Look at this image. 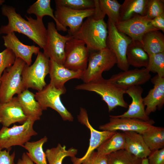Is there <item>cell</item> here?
I'll list each match as a JSON object with an SVG mask.
<instances>
[{"label": "cell", "instance_id": "8992f818", "mask_svg": "<svg viewBox=\"0 0 164 164\" xmlns=\"http://www.w3.org/2000/svg\"><path fill=\"white\" fill-rule=\"evenodd\" d=\"M117 63L114 53L107 47L90 52L87 67L81 78L84 83L94 80L102 77V73L110 70Z\"/></svg>", "mask_w": 164, "mask_h": 164}, {"label": "cell", "instance_id": "5b68a950", "mask_svg": "<svg viewBox=\"0 0 164 164\" xmlns=\"http://www.w3.org/2000/svg\"><path fill=\"white\" fill-rule=\"evenodd\" d=\"M25 62L19 58H16L10 67L6 69L0 79V103L10 101L14 95L24 90L22 74Z\"/></svg>", "mask_w": 164, "mask_h": 164}, {"label": "cell", "instance_id": "d590c367", "mask_svg": "<svg viewBox=\"0 0 164 164\" xmlns=\"http://www.w3.org/2000/svg\"><path fill=\"white\" fill-rule=\"evenodd\" d=\"M163 13L164 0H148L145 16L151 20Z\"/></svg>", "mask_w": 164, "mask_h": 164}, {"label": "cell", "instance_id": "9c48e42d", "mask_svg": "<svg viewBox=\"0 0 164 164\" xmlns=\"http://www.w3.org/2000/svg\"><path fill=\"white\" fill-rule=\"evenodd\" d=\"M66 88H57L50 83L41 91L36 92L35 98L43 110L50 108L56 111L65 121H72L73 118L71 114L62 103L61 95L65 93Z\"/></svg>", "mask_w": 164, "mask_h": 164}, {"label": "cell", "instance_id": "ba28073f", "mask_svg": "<svg viewBox=\"0 0 164 164\" xmlns=\"http://www.w3.org/2000/svg\"><path fill=\"white\" fill-rule=\"evenodd\" d=\"M107 24L108 35L106 42L107 47L115 54L118 67L123 71L127 70L129 69L130 66L127 59V49L132 40L119 31L115 25L108 19Z\"/></svg>", "mask_w": 164, "mask_h": 164}, {"label": "cell", "instance_id": "1f68e13d", "mask_svg": "<svg viewBox=\"0 0 164 164\" xmlns=\"http://www.w3.org/2000/svg\"><path fill=\"white\" fill-rule=\"evenodd\" d=\"M99 5L103 15H107L115 25L120 22V11L121 4L116 0H99Z\"/></svg>", "mask_w": 164, "mask_h": 164}, {"label": "cell", "instance_id": "7c38bea8", "mask_svg": "<svg viewBox=\"0 0 164 164\" xmlns=\"http://www.w3.org/2000/svg\"><path fill=\"white\" fill-rule=\"evenodd\" d=\"M95 9L75 10L63 6H56L55 17L58 22L64 27L69 28V34L72 36L79 29L85 18L92 16Z\"/></svg>", "mask_w": 164, "mask_h": 164}, {"label": "cell", "instance_id": "e575fe53", "mask_svg": "<svg viewBox=\"0 0 164 164\" xmlns=\"http://www.w3.org/2000/svg\"><path fill=\"white\" fill-rule=\"evenodd\" d=\"M145 68L150 72L164 77V52L149 56V63Z\"/></svg>", "mask_w": 164, "mask_h": 164}, {"label": "cell", "instance_id": "ee69618b", "mask_svg": "<svg viewBox=\"0 0 164 164\" xmlns=\"http://www.w3.org/2000/svg\"><path fill=\"white\" fill-rule=\"evenodd\" d=\"M5 2L4 0H0V5L2 4Z\"/></svg>", "mask_w": 164, "mask_h": 164}, {"label": "cell", "instance_id": "b9f144b4", "mask_svg": "<svg viewBox=\"0 0 164 164\" xmlns=\"http://www.w3.org/2000/svg\"><path fill=\"white\" fill-rule=\"evenodd\" d=\"M16 164H35L29 156L27 152H24L21 158L19 159Z\"/></svg>", "mask_w": 164, "mask_h": 164}, {"label": "cell", "instance_id": "9a60e30c", "mask_svg": "<svg viewBox=\"0 0 164 164\" xmlns=\"http://www.w3.org/2000/svg\"><path fill=\"white\" fill-rule=\"evenodd\" d=\"M77 118L79 122L85 125L90 130L91 136L89 146L85 154L80 158L75 157H71L73 164H80L81 161L95 149H97L116 132L108 131H100L95 129L90 124L87 111L84 108H80L79 113L77 116Z\"/></svg>", "mask_w": 164, "mask_h": 164}, {"label": "cell", "instance_id": "f1b7e54d", "mask_svg": "<svg viewBox=\"0 0 164 164\" xmlns=\"http://www.w3.org/2000/svg\"><path fill=\"white\" fill-rule=\"evenodd\" d=\"M142 135L151 151L164 148V128L153 125Z\"/></svg>", "mask_w": 164, "mask_h": 164}, {"label": "cell", "instance_id": "6da1fadb", "mask_svg": "<svg viewBox=\"0 0 164 164\" xmlns=\"http://www.w3.org/2000/svg\"><path fill=\"white\" fill-rule=\"evenodd\" d=\"M2 14L8 19V24L0 28V35H7L14 32L22 33L27 36L43 49L45 45L47 38V29L43 19H34L26 15L27 20L16 12L13 7L3 5L1 7Z\"/></svg>", "mask_w": 164, "mask_h": 164}, {"label": "cell", "instance_id": "30bf717a", "mask_svg": "<svg viewBox=\"0 0 164 164\" xmlns=\"http://www.w3.org/2000/svg\"><path fill=\"white\" fill-rule=\"evenodd\" d=\"M90 52L84 42L73 37L66 43L63 66L71 70L84 71Z\"/></svg>", "mask_w": 164, "mask_h": 164}, {"label": "cell", "instance_id": "d4e9b609", "mask_svg": "<svg viewBox=\"0 0 164 164\" xmlns=\"http://www.w3.org/2000/svg\"><path fill=\"white\" fill-rule=\"evenodd\" d=\"M141 43L149 56L164 52V36L159 30L149 32L143 37Z\"/></svg>", "mask_w": 164, "mask_h": 164}, {"label": "cell", "instance_id": "f546056e", "mask_svg": "<svg viewBox=\"0 0 164 164\" xmlns=\"http://www.w3.org/2000/svg\"><path fill=\"white\" fill-rule=\"evenodd\" d=\"M125 141L123 133L116 132L97 149V152L101 155H108L113 152L125 149Z\"/></svg>", "mask_w": 164, "mask_h": 164}, {"label": "cell", "instance_id": "5bb4252c", "mask_svg": "<svg viewBox=\"0 0 164 164\" xmlns=\"http://www.w3.org/2000/svg\"><path fill=\"white\" fill-rule=\"evenodd\" d=\"M150 21L145 16L136 15L128 20L120 21L115 26L119 31L128 36L132 40L141 43L142 37L146 33L158 30L151 25Z\"/></svg>", "mask_w": 164, "mask_h": 164}, {"label": "cell", "instance_id": "3957f363", "mask_svg": "<svg viewBox=\"0 0 164 164\" xmlns=\"http://www.w3.org/2000/svg\"><path fill=\"white\" fill-rule=\"evenodd\" d=\"M108 35L107 24L104 19H96L92 16L87 18L72 36L83 41L91 52L107 47Z\"/></svg>", "mask_w": 164, "mask_h": 164}, {"label": "cell", "instance_id": "cb8c5ba5", "mask_svg": "<svg viewBox=\"0 0 164 164\" xmlns=\"http://www.w3.org/2000/svg\"><path fill=\"white\" fill-rule=\"evenodd\" d=\"M126 56L129 66L137 68H146L148 66L149 56L140 42L132 40L128 47Z\"/></svg>", "mask_w": 164, "mask_h": 164}, {"label": "cell", "instance_id": "7a4b0ae2", "mask_svg": "<svg viewBox=\"0 0 164 164\" xmlns=\"http://www.w3.org/2000/svg\"><path fill=\"white\" fill-rule=\"evenodd\" d=\"M75 89L93 92L97 94L107 104L109 112L118 106L125 108L128 107L124 97L125 90L102 77L93 81L77 85Z\"/></svg>", "mask_w": 164, "mask_h": 164}, {"label": "cell", "instance_id": "836d02e7", "mask_svg": "<svg viewBox=\"0 0 164 164\" xmlns=\"http://www.w3.org/2000/svg\"><path fill=\"white\" fill-rule=\"evenodd\" d=\"M56 6H63L75 10H83L95 7L94 0H56Z\"/></svg>", "mask_w": 164, "mask_h": 164}, {"label": "cell", "instance_id": "ac0fdd59", "mask_svg": "<svg viewBox=\"0 0 164 164\" xmlns=\"http://www.w3.org/2000/svg\"><path fill=\"white\" fill-rule=\"evenodd\" d=\"M4 45L13 52L16 58H19L28 66L31 65L33 54L37 55L40 52V48L35 45H28L22 43L15 35L11 32L2 36Z\"/></svg>", "mask_w": 164, "mask_h": 164}, {"label": "cell", "instance_id": "44dd1931", "mask_svg": "<svg viewBox=\"0 0 164 164\" xmlns=\"http://www.w3.org/2000/svg\"><path fill=\"white\" fill-rule=\"evenodd\" d=\"M27 118L16 97H13L8 102L0 103V123L3 126L9 127L16 122L22 124Z\"/></svg>", "mask_w": 164, "mask_h": 164}, {"label": "cell", "instance_id": "83f0119b", "mask_svg": "<svg viewBox=\"0 0 164 164\" xmlns=\"http://www.w3.org/2000/svg\"><path fill=\"white\" fill-rule=\"evenodd\" d=\"M47 140V137L45 136L37 141L28 142L22 147L27 150V154L36 164H47L46 154L43 149V145Z\"/></svg>", "mask_w": 164, "mask_h": 164}, {"label": "cell", "instance_id": "4dcf8cb0", "mask_svg": "<svg viewBox=\"0 0 164 164\" xmlns=\"http://www.w3.org/2000/svg\"><path fill=\"white\" fill-rule=\"evenodd\" d=\"M66 148L65 145L58 143L55 147L47 149L45 153L49 164H62L65 157H75L77 153V149L72 147L67 150Z\"/></svg>", "mask_w": 164, "mask_h": 164}, {"label": "cell", "instance_id": "8fae6325", "mask_svg": "<svg viewBox=\"0 0 164 164\" xmlns=\"http://www.w3.org/2000/svg\"><path fill=\"white\" fill-rule=\"evenodd\" d=\"M47 29V41L43 48V53L49 59L63 65L66 44L73 36L69 34L63 36L60 34L52 22L48 23Z\"/></svg>", "mask_w": 164, "mask_h": 164}, {"label": "cell", "instance_id": "74e56055", "mask_svg": "<svg viewBox=\"0 0 164 164\" xmlns=\"http://www.w3.org/2000/svg\"><path fill=\"white\" fill-rule=\"evenodd\" d=\"M109 155H101L94 151L81 161L80 164H109Z\"/></svg>", "mask_w": 164, "mask_h": 164}, {"label": "cell", "instance_id": "d6a6232c", "mask_svg": "<svg viewBox=\"0 0 164 164\" xmlns=\"http://www.w3.org/2000/svg\"><path fill=\"white\" fill-rule=\"evenodd\" d=\"M109 164H141L142 159L121 150L109 154Z\"/></svg>", "mask_w": 164, "mask_h": 164}, {"label": "cell", "instance_id": "8d00e7d4", "mask_svg": "<svg viewBox=\"0 0 164 164\" xmlns=\"http://www.w3.org/2000/svg\"><path fill=\"white\" fill-rule=\"evenodd\" d=\"M16 58L14 53L9 49L0 52V79L4 70L13 65Z\"/></svg>", "mask_w": 164, "mask_h": 164}, {"label": "cell", "instance_id": "60d3db41", "mask_svg": "<svg viewBox=\"0 0 164 164\" xmlns=\"http://www.w3.org/2000/svg\"><path fill=\"white\" fill-rule=\"evenodd\" d=\"M150 24L158 30L164 32V13L150 20Z\"/></svg>", "mask_w": 164, "mask_h": 164}, {"label": "cell", "instance_id": "ffe728a7", "mask_svg": "<svg viewBox=\"0 0 164 164\" xmlns=\"http://www.w3.org/2000/svg\"><path fill=\"white\" fill-rule=\"evenodd\" d=\"M153 87L149 91L147 95L143 98L145 111L149 116L155 112L157 109H160L164 104V77L157 74L151 79Z\"/></svg>", "mask_w": 164, "mask_h": 164}, {"label": "cell", "instance_id": "4316f807", "mask_svg": "<svg viewBox=\"0 0 164 164\" xmlns=\"http://www.w3.org/2000/svg\"><path fill=\"white\" fill-rule=\"evenodd\" d=\"M50 2V0H38L29 6L27 10V12L29 14L35 15L38 19H43L44 16H49L55 21L58 31H66L67 29L60 24L56 19L53 10L51 7Z\"/></svg>", "mask_w": 164, "mask_h": 164}, {"label": "cell", "instance_id": "7bdbcfd3", "mask_svg": "<svg viewBox=\"0 0 164 164\" xmlns=\"http://www.w3.org/2000/svg\"><path fill=\"white\" fill-rule=\"evenodd\" d=\"M141 164H149L147 158L142 159Z\"/></svg>", "mask_w": 164, "mask_h": 164}, {"label": "cell", "instance_id": "484cf974", "mask_svg": "<svg viewBox=\"0 0 164 164\" xmlns=\"http://www.w3.org/2000/svg\"><path fill=\"white\" fill-rule=\"evenodd\" d=\"M148 0H125L120 9V21L128 20L136 15L145 16Z\"/></svg>", "mask_w": 164, "mask_h": 164}, {"label": "cell", "instance_id": "603a6c76", "mask_svg": "<svg viewBox=\"0 0 164 164\" xmlns=\"http://www.w3.org/2000/svg\"><path fill=\"white\" fill-rule=\"evenodd\" d=\"M25 114L27 118L39 120L43 111L35 98V94L28 89H25L16 97Z\"/></svg>", "mask_w": 164, "mask_h": 164}, {"label": "cell", "instance_id": "7402d4cb", "mask_svg": "<svg viewBox=\"0 0 164 164\" xmlns=\"http://www.w3.org/2000/svg\"><path fill=\"white\" fill-rule=\"evenodd\" d=\"M125 141V150L136 157L147 158L151 151L145 144L142 134L135 132H123Z\"/></svg>", "mask_w": 164, "mask_h": 164}, {"label": "cell", "instance_id": "ab89813d", "mask_svg": "<svg viewBox=\"0 0 164 164\" xmlns=\"http://www.w3.org/2000/svg\"><path fill=\"white\" fill-rule=\"evenodd\" d=\"M2 150L0 149V164H15L14 159L15 153L14 152L10 154L11 148Z\"/></svg>", "mask_w": 164, "mask_h": 164}, {"label": "cell", "instance_id": "f35d334b", "mask_svg": "<svg viewBox=\"0 0 164 164\" xmlns=\"http://www.w3.org/2000/svg\"><path fill=\"white\" fill-rule=\"evenodd\" d=\"M147 159L149 164H164V148L151 151Z\"/></svg>", "mask_w": 164, "mask_h": 164}, {"label": "cell", "instance_id": "52a82bcc", "mask_svg": "<svg viewBox=\"0 0 164 164\" xmlns=\"http://www.w3.org/2000/svg\"><path fill=\"white\" fill-rule=\"evenodd\" d=\"M36 120L28 118L27 120L20 125L14 124L11 128L3 126L0 130V149H8L12 146L22 147L37 133L33 127Z\"/></svg>", "mask_w": 164, "mask_h": 164}, {"label": "cell", "instance_id": "f6af8a7d", "mask_svg": "<svg viewBox=\"0 0 164 164\" xmlns=\"http://www.w3.org/2000/svg\"><path fill=\"white\" fill-rule=\"evenodd\" d=\"M0 84H1V82H0Z\"/></svg>", "mask_w": 164, "mask_h": 164}, {"label": "cell", "instance_id": "4fadbf2b", "mask_svg": "<svg viewBox=\"0 0 164 164\" xmlns=\"http://www.w3.org/2000/svg\"><path fill=\"white\" fill-rule=\"evenodd\" d=\"M109 117V122L100 125V129L112 132L133 131L142 134L153 126L154 123V121L151 119L144 121L133 118H117L112 115Z\"/></svg>", "mask_w": 164, "mask_h": 164}, {"label": "cell", "instance_id": "e0dca14e", "mask_svg": "<svg viewBox=\"0 0 164 164\" xmlns=\"http://www.w3.org/2000/svg\"><path fill=\"white\" fill-rule=\"evenodd\" d=\"M143 88L140 86L131 87L125 90V93L132 98V101L127 111L123 114L114 115L117 118L137 119L144 121L150 120L145 111V105L142 96Z\"/></svg>", "mask_w": 164, "mask_h": 164}, {"label": "cell", "instance_id": "277c9868", "mask_svg": "<svg viewBox=\"0 0 164 164\" xmlns=\"http://www.w3.org/2000/svg\"><path fill=\"white\" fill-rule=\"evenodd\" d=\"M49 60L40 51L32 64H25L22 74L24 90L31 88L38 91L46 85L45 79L49 73Z\"/></svg>", "mask_w": 164, "mask_h": 164}, {"label": "cell", "instance_id": "2e32d148", "mask_svg": "<svg viewBox=\"0 0 164 164\" xmlns=\"http://www.w3.org/2000/svg\"><path fill=\"white\" fill-rule=\"evenodd\" d=\"M151 77L150 72L146 68H143L121 72L112 75L108 80L118 87L125 90L132 86L143 84Z\"/></svg>", "mask_w": 164, "mask_h": 164}, {"label": "cell", "instance_id": "d6986e66", "mask_svg": "<svg viewBox=\"0 0 164 164\" xmlns=\"http://www.w3.org/2000/svg\"><path fill=\"white\" fill-rule=\"evenodd\" d=\"M49 63L50 84L57 88H65L64 84L69 80L81 78L83 71L70 70L51 59H50Z\"/></svg>", "mask_w": 164, "mask_h": 164}]
</instances>
